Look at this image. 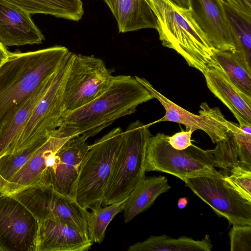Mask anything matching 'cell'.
<instances>
[{
  "label": "cell",
  "mask_w": 251,
  "mask_h": 251,
  "mask_svg": "<svg viewBox=\"0 0 251 251\" xmlns=\"http://www.w3.org/2000/svg\"><path fill=\"white\" fill-rule=\"evenodd\" d=\"M153 99L136 76H113L110 85L100 96L65 114L57 129L69 137L82 135L88 139Z\"/></svg>",
  "instance_id": "cell-1"
},
{
  "label": "cell",
  "mask_w": 251,
  "mask_h": 251,
  "mask_svg": "<svg viewBox=\"0 0 251 251\" xmlns=\"http://www.w3.org/2000/svg\"><path fill=\"white\" fill-rule=\"evenodd\" d=\"M70 53L60 46L10 52L0 66V128L29 96L53 75Z\"/></svg>",
  "instance_id": "cell-2"
},
{
  "label": "cell",
  "mask_w": 251,
  "mask_h": 251,
  "mask_svg": "<svg viewBox=\"0 0 251 251\" xmlns=\"http://www.w3.org/2000/svg\"><path fill=\"white\" fill-rule=\"evenodd\" d=\"M153 11L162 45L176 51L201 73L217 50L189 9L172 0H145Z\"/></svg>",
  "instance_id": "cell-3"
},
{
  "label": "cell",
  "mask_w": 251,
  "mask_h": 251,
  "mask_svg": "<svg viewBox=\"0 0 251 251\" xmlns=\"http://www.w3.org/2000/svg\"><path fill=\"white\" fill-rule=\"evenodd\" d=\"M124 137V131L115 128L89 146L80 166L75 193V200L83 207L95 211L101 207Z\"/></svg>",
  "instance_id": "cell-4"
},
{
  "label": "cell",
  "mask_w": 251,
  "mask_h": 251,
  "mask_svg": "<svg viewBox=\"0 0 251 251\" xmlns=\"http://www.w3.org/2000/svg\"><path fill=\"white\" fill-rule=\"evenodd\" d=\"M149 127V125H144L136 120L124 131L123 146L105 189L101 206L127 198L145 177L146 148L149 139L152 136Z\"/></svg>",
  "instance_id": "cell-5"
},
{
  "label": "cell",
  "mask_w": 251,
  "mask_h": 251,
  "mask_svg": "<svg viewBox=\"0 0 251 251\" xmlns=\"http://www.w3.org/2000/svg\"><path fill=\"white\" fill-rule=\"evenodd\" d=\"M168 136L158 133L149 139L144 164L146 172H163L182 180L215 169L213 150H204L193 144L183 150H176L169 144Z\"/></svg>",
  "instance_id": "cell-6"
},
{
  "label": "cell",
  "mask_w": 251,
  "mask_h": 251,
  "mask_svg": "<svg viewBox=\"0 0 251 251\" xmlns=\"http://www.w3.org/2000/svg\"><path fill=\"white\" fill-rule=\"evenodd\" d=\"M215 169L182 179L186 186L232 225L251 226V201L236 191Z\"/></svg>",
  "instance_id": "cell-7"
},
{
  "label": "cell",
  "mask_w": 251,
  "mask_h": 251,
  "mask_svg": "<svg viewBox=\"0 0 251 251\" xmlns=\"http://www.w3.org/2000/svg\"><path fill=\"white\" fill-rule=\"evenodd\" d=\"M113 77L101 59L73 53L63 91L64 115L100 96L110 85Z\"/></svg>",
  "instance_id": "cell-8"
},
{
  "label": "cell",
  "mask_w": 251,
  "mask_h": 251,
  "mask_svg": "<svg viewBox=\"0 0 251 251\" xmlns=\"http://www.w3.org/2000/svg\"><path fill=\"white\" fill-rule=\"evenodd\" d=\"M9 196L25 206L38 223L54 220L88 235L90 212L74 199L58 193L52 187L36 185Z\"/></svg>",
  "instance_id": "cell-9"
},
{
  "label": "cell",
  "mask_w": 251,
  "mask_h": 251,
  "mask_svg": "<svg viewBox=\"0 0 251 251\" xmlns=\"http://www.w3.org/2000/svg\"><path fill=\"white\" fill-rule=\"evenodd\" d=\"M72 54L71 52L64 60L47 91L36 104L18 137L15 153L39 138L50 135L59 127L64 115L63 91Z\"/></svg>",
  "instance_id": "cell-10"
},
{
  "label": "cell",
  "mask_w": 251,
  "mask_h": 251,
  "mask_svg": "<svg viewBox=\"0 0 251 251\" xmlns=\"http://www.w3.org/2000/svg\"><path fill=\"white\" fill-rule=\"evenodd\" d=\"M38 229L30 212L0 191V251H35Z\"/></svg>",
  "instance_id": "cell-11"
},
{
  "label": "cell",
  "mask_w": 251,
  "mask_h": 251,
  "mask_svg": "<svg viewBox=\"0 0 251 251\" xmlns=\"http://www.w3.org/2000/svg\"><path fill=\"white\" fill-rule=\"evenodd\" d=\"M153 98L164 107V116L149 126L162 121H169L185 126L187 130L205 132L215 144L224 139L229 130L225 126L227 120L218 107H211L206 102L201 103L199 114L195 115L178 106L156 90L146 79L136 76Z\"/></svg>",
  "instance_id": "cell-12"
},
{
  "label": "cell",
  "mask_w": 251,
  "mask_h": 251,
  "mask_svg": "<svg viewBox=\"0 0 251 251\" xmlns=\"http://www.w3.org/2000/svg\"><path fill=\"white\" fill-rule=\"evenodd\" d=\"M87 139L78 135L64 142L56 151L53 164L43 173L37 185L50 186L75 199L80 166L89 149Z\"/></svg>",
  "instance_id": "cell-13"
},
{
  "label": "cell",
  "mask_w": 251,
  "mask_h": 251,
  "mask_svg": "<svg viewBox=\"0 0 251 251\" xmlns=\"http://www.w3.org/2000/svg\"><path fill=\"white\" fill-rule=\"evenodd\" d=\"M192 17L217 50L237 51L221 0H188Z\"/></svg>",
  "instance_id": "cell-14"
},
{
  "label": "cell",
  "mask_w": 251,
  "mask_h": 251,
  "mask_svg": "<svg viewBox=\"0 0 251 251\" xmlns=\"http://www.w3.org/2000/svg\"><path fill=\"white\" fill-rule=\"evenodd\" d=\"M30 15L19 7L0 0V42L4 46L42 43L44 36Z\"/></svg>",
  "instance_id": "cell-15"
},
{
  "label": "cell",
  "mask_w": 251,
  "mask_h": 251,
  "mask_svg": "<svg viewBox=\"0 0 251 251\" xmlns=\"http://www.w3.org/2000/svg\"><path fill=\"white\" fill-rule=\"evenodd\" d=\"M71 138L58 129L53 132L0 191L11 195L37 185L41 176L49 166L52 155Z\"/></svg>",
  "instance_id": "cell-16"
},
{
  "label": "cell",
  "mask_w": 251,
  "mask_h": 251,
  "mask_svg": "<svg viewBox=\"0 0 251 251\" xmlns=\"http://www.w3.org/2000/svg\"><path fill=\"white\" fill-rule=\"evenodd\" d=\"M93 243L87 234L58 221L38 223L35 251H85Z\"/></svg>",
  "instance_id": "cell-17"
},
{
  "label": "cell",
  "mask_w": 251,
  "mask_h": 251,
  "mask_svg": "<svg viewBox=\"0 0 251 251\" xmlns=\"http://www.w3.org/2000/svg\"><path fill=\"white\" fill-rule=\"evenodd\" d=\"M202 74L209 90L232 112L240 127L251 125V97L239 90L219 68L207 67Z\"/></svg>",
  "instance_id": "cell-18"
},
{
  "label": "cell",
  "mask_w": 251,
  "mask_h": 251,
  "mask_svg": "<svg viewBox=\"0 0 251 251\" xmlns=\"http://www.w3.org/2000/svg\"><path fill=\"white\" fill-rule=\"evenodd\" d=\"M237 53L251 72V0H221Z\"/></svg>",
  "instance_id": "cell-19"
},
{
  "label": "cell",
  "mask_w": 251,
  "mask_h": 251,
  "mask_svg": "<svg viewBox=\"0 0 251 251\" xmlns=\"http://www.w3.org/2000/svg\"><path fill=\"white\" fill-rule=\"evenodd\" d=\"M115 18L120 33L144 28L157 30L155 16L145 0H104Z\"/></svg>",
  "instance_id": "cell-20"
},
{
  "label": "cell",
  "mask_w": 251,
  "mask_h": 251,
  "mask_svg": "<svg viewBox=\"0 0 251 251\" xmlns=\"http://www.w3.org/2000/svg\"><path fill=\"white\" fill-rule=\"evenodd\" d=\"M54 74L25 100L14 116L0 128V158L15 152L18 137L38 101L50 86Z\"/></svg>",
  "instance_id": "cell-21"
},
{
  "label": "cell",
  "mask_w": 251,
  "mask_h": 251,
  "mask_svg": "<svg viewBox=\"0 0 251 251\" xmlns=\"http://www.w3.org/2000/svg\"><path fill=\"white\" fill-rule=\"evenodd\" d=\"M170 188L167 178L164 176L145 177L127 198L123 210L125 223L147 210L159 195Z\"/></svg>",
  "instance_id": "cell-22"
},
{
  "label": "cell",
  "mask_w": 251,
  "mask_h": 251,
  "mask_svg": "<svg viewBox=\"0 0 251 251\" xmlns=\"http://www.w3.org/2000/svg\"><path fill=\"white\" fill-rule=\"evenodd\" d=\"M30 14L41 13L74 21L84 14L81 0H4Z\"/></svg>",
  "instance_id": "cell-23"
},
{
  "label": "cell",
  "mask_w": 251,
  "mask_h": 251,
  "mask_svg": "<svg viewBox=\"0 0 251 251\" xmlns=\"http://www.w3.org/2000/svg\"><path fill=\"white\" fill-rule=\"evenodd\" d=\"M212 244L207 235L201 240L186 236L173 238L166 235L151 236L131 246L128 251H211Z\"/></svg>",
  "instance_id": "cell-24"
},
{
  "label": "cell",
  "mask_w": 251,
  "mask_h": 251,
  "mask_svg": "<svg viewBox=\"0 0 251 251\" xmlns=\"http://www.w3.org/2000/svg\"><path fill=\"white\" fill-rule=\"evenodd\" d=\"M207 67L220 68L239 90L251 97V72L236 51L216 50Z\"/></svg>",
  "instance_id": "cell-25"
},
{
  "label": "cell",
  "mask_w": 251,
  "mask_h": 251,
  "mask_svg": "<svg viewBox=\"0 0 251 251\" xmlns=\"http://www.w3.org/2000/svg\"><path fill=\"white\" fill-rule=\"evenodd\" d=\"M50 135L39 138L16 153L0 158V190L30 159Z\"/></svg>",
  "instance_id": "cell-26"
},
{
  "label": "cell",
  "mask_w": 251,
  "mask_h": 251,
  "mask_svg": "<svg viewBox=\"0 0 251 251\" xmlns=\"http://www.w3.org/2000/svg\"><path fill=\"white\" fill-rule=\"evenodd\" d=\"M127 198L89 213L88 236L92 243L100 244L103 241L107 226L118 213L123 211Z\"/></svg>",
  "instance_id": "cell-27"
},
{
  "label": "cell",
  "mask_w": 251,
  "mask_h": 251,
  "mask_svg": "<svg viewBox=\"0 0 251 251\" xmlns=\"http://www.w3.org/2000/svg\"><path fill=\"white\" fill-rule=\"evenodd\" d=\"M213 153L217 167L228 169L242 164L239 159L235 138L230 130L224 139L216 143Z\"/></svg>",
  "instance_id": "cell-28"
},
{
  "label": "cell",
  "mask_w": 251,
  "mask_h": 251,
  "mask_svg": "<svg viewBox=\"0 0 251 251\" xmlns=\"http://www.w3.org/2000/svg\"><path fill=\"white\" fill-rule=\"evenodd\" d=\"M225 179L236 191L251 201V167L240 164L231 168V174Z\"/></svg>",
  "instance_id": "cell-29"
},
{
  "label": "cell",
  "mask_w": 251,
  "mask_h": 251,
  "mask_svg": "<svg viewBox=\"0 0 251 251\" xmlns=\"http://www.w3.org/2000/svg\"><path fill=\"white\" fill-rule=\"evenodd\" d=\"M225 126L234 135L240 162L251 167V135L244 133L239 125L232 122L227 120Z\"/></svg>",
  "instance_id": "cell-30"
},
{
  "label": "cell",
  "mask_w": 251,
  "mask_h": 251,
  "mask_svg": "<svg viewBox=\"0 0 251 251\" xmlns=\"http://www.w3.org/2000/svg\"><path fill=\"white\" fill-rule=\"evenodd\" d=\"M229 236L230 251H251V226L233 225Z\"/></svg>",
  "instance_id": "cell-31"
},
{
  "label": "cell",
  "mask_w": 251,
  "mask_h": 251,
  "mask_svg": "<svg viewBox=\"0 0 251 251\" xmlns=\"http://www.w3.org/2000/svg\"><path fill=\"white\" fill-rule=\"evenodd\" d=\"M193 132L190 129L177 132L171 136H168V142L175 149H186L193 145L191 142V135Z\"/></svg>",
  "instance_id": "cell-32"
},
{
  "label": "cell",
  "mask_w": 251,
  "mask_h": 251,
  "mask_svg": "<svg viewBox=\"0 0 251 251\" xmlns=\"http://www.w3.org/2000/svg\"><path fill=\"white\" fill-rule=\"evenodd\" d=\"M10 52L0 42V66L7 59Z\"/></svg>",
  "instance_id": "cell-33"
},
{
  "label": "cell",
  "mask_w": 251,
  "mask_h": 251,
  "mask_svg": "<svg viewBox=\"0 0 251 251\" xmlns=\"http://www.w3.org/2000/svg\"><path fill=\"white\" fill-rule=\"evenodd\" d=\"M188 203V200L186 198H180L177 202V206L180 209L184 208Z\"/></svg>",
  "instance_id": "cell-34"
},
{
  "label": "cell",
  "mask_w": 251,
  "mask_h": 251,
  "mask_svg": "<svg viewBox=\"0 0 251 251\" xmlns=\"http://www.w3.org/2000/svg\"><path fill=\"white\" fill-rule=\"evenodd\" d=\"M178 5L183 8L189 9V5L188 0H172Z\"/></svg>",
  "instance_id": "cell-35"
}]
</instances>
